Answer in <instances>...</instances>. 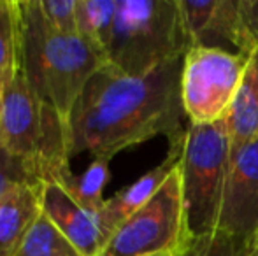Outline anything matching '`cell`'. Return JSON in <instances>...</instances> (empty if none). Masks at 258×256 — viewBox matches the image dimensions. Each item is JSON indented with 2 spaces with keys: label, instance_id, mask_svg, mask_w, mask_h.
Wrapping results in <instances>:
<instances>
[{
  "label": "cell",
  "instance_id": "8",
  "mask_svg": "<svg viewBox=\"0 0 258 256\" xmlns=\"http://www.w3.org/2000/svg\"><path fill=\"white\" fill-rule=\"evenodd\" d=\"M191 48L249 56L241 25V0H177Z\"/></svg>",
  "mask_w": 258,
  "mask_h": 256
},
{
  "label": "cell",
  "instance_id": "21",
  "mask_svg": "<svg viewBox=\"0 0 258 256\" xmlns=\"http://www.w3.org/2000/svg\"><path fill=\"white\" fill-rule=\"evenodd\" d=\"M249 256H258V230L249 240Z\"/></svg>",
  "mask_w": 258,
  "mask_h": 256
},
{
  "label": "cell",
  "instance_id": "10",
  "mask_svg": "<svg viewBox=\"0 0 258 256\" xmlns=\"http://www.w3.org/2000/svg\"><path fill=\"white\" fill-rule=\"evenodd\" d=\"M181 151H183V142L172 144L162 163H158L144 176H141L137 181H134L132 185L125 186L123 190H119L118 193L105 200L99 216L105 235H107V240L125 219H128L134 212H137L143 205H146L151 200V197L158 192L160 186L165 183L169 174L181 161Z\"/></svg>",
  "mask_w": 258,
  "mask_h": 256
},
{
  "label": "cell",
  "instance_id": "9",
  "mask_svg": "<svg viewBox=\"0 0 258 256\" xmlns=\"http://www.w3.org/2000/svg\"><path fill=\"white\" fill-rule=\"evenodd\" d=\"M42 214L61 232L81 256H99L102 253L105 235L100 216L85 209L72 198L61 185L44 181L41 195Z\"/></svg>",
  "mask_w": 258,
  "mask_h": 256
},
{
  "label": "cell",
  "instance_id": "13",
  "mask_svg": "<svg viewBox=\"0 0 258 256\" xmlns=\"http://www.w3.org/2000/svg\"><path fill=\"white\" fill-rule=\"evenodd\" d=\"M118 0H78V35L107 58Z\"/></svg>",
  "mask_w": 258,
  "mask_h": 256
},
{
  "label": "cell",
  "instance_id": "7",
  "mask_svg": "<svg viewBox=\"0 0 258 256\" xmlns=\"http://www.w3.org/2000/svg\"><path fill=\"white\" fill-rule=\"evenodd\" d=\"M218 230L246 240L258 230V139L232 154Z\"/></svg>",
  "mask_w": 258,
  "mask_h": 256
},
{
  "label": "cell",
  "instance_id": "6",
  "mask_svg": "<svg viewBox=\"0 0 258 256\" xmlns=\"http://www.w3.org/2000/svg\"><path fill=\"white\" fill-rule=\"evenodd\" d=\"M249 56L213 48L188 49L179 77L181 106L188 125H211L227 118L244 81Z\"/></svg>",
  "mask_w": 258,
  "mask_h": 256
},
{
  "label": "cell",
  "instance_id": "12",
  "mask_svg": "<svg viewBox=\"0 0 258 256\" xmlns=\"http://www.w3.org/2000/svg\"><path fill=\"white\" fill-rule=\"evenodd\" d=\"M232 154L258 139V53L249 56L244 81L235 95L227 118Z\"/></svg>",
  "mask_w": 258,
  "mask_h": 256
},
{
  "label": "cell",
  "instance_id": "17",
  "mask_svg": "<svg viewBox=\"0 0 258 256\" xmlns=\"http://www.w3.org/2000/svg\"><path fill=\"white\" fill-rule=\"evenodd\" d=\"M179 256H249V240L216 230L194 237Z\"/></svg>",
  "mask_w": 258,
  "mask_h": 256
},
{
  "label": "cell",
  "instance_id": "19",
  "mask_svg": "<svg viewBox=\"0 0 258 256\" xmlns=\"http://www.w3.org/2000/svg\"><path fill=\"white\" fill-rule=\"evenodd\" d=\"M23 181H42L35 170L25 161L13 158L0 147V200L14 185Z\"/></svg>",
  "mask_w": 258,
  "mask_h": 256
},
{
  "label": "cell",
  "instance_id": "23",
  "mask_svg": "<svg viewBox=\"0 0 258 256\" xmlns=\"http://www.w3.org/2000/svg\"><path fill=\"white\" fill-rule=\"evenodd\" d=\"M256 53H258V51H256Z\"/></svg>",
  "mask_w": 258,
  "mask_h": 256
},
{
  "label": "cell",
  "instance_id": "3",
  "mask_svg": "<svg viewBox=\"0 0 258 256\" xmlns=\"http://www.w3.org/2000/svg\"><path fill=\"white\" fill-rule=\"evenodd\" d=\"M191 48L177 0H118L107 63L144 75L183 60Z\"/></svg>",
  "mask_w": 258,
  "mask_h": 256
},
{
  "label": "cell",
  "instance_id": "1",
  "mask_svg": "<svg viewBox=\"0 0 258 256\" xmlns=\"http://www.w3.org/2000/svg\"><path fill=\"white\" fill-rule=\"evenodd\" d=\"M183 60L144 75H126L105 63L86 82L71 116V158L90 153L111 161L121 151L165 135L184 139L179 77Z\"/></svg>",
  "mask_w": 258,
  "mask_h": 256
},
{
  "label": "cell",
  "instance_id": "22",
  "mask_svg": "<svg viewBox=\"0 0 258 256\" xmlns=\"http://www.w3.org/2000/svg\"><path fill=\"white\" fill-rule=\"evenodd\" d=\"M160 256H174V254H160Z\"/></svg>",
  "mask_w": 258,
  "mask_h": 256
},
{
  "label": "cell",
  "instance_id": "14",
  "mask_svg": "<svg viewBox=\"0 0 258 256\" xmlns=\"http://www.w3.org/2000/svg\"><path fill=\"white\" fill-rule=\"evenodd\" d=\"M21 68V20L18 0H0V92Z\"/></svg>",
  "mask_w": 258,
  "mask_h": 256
},
{
  "label": "cell",
  "instance_id": "16",
  "mask_svg": "<svg viewBox=\"0 0 258 256\" xmlns=\"http://www.w3.org/2000/svg\"><path fill=\"white\" fill-rule=\"evenodd\" d=\"M13 256H81L61 232L41 212Z\"/></svg>",
  "mask_w": 258,
  "mask_h": 256
},
{
  "label": "cell",
  "instance_id": "4",
  "mask_svg": "<svg viewBox=\"0 0 258 256\" xmlns=\"http://www.w3.org/2000/svg\"><path fill=\"white\" fill-rule=\"evenodd\" d=\"M230 158L225 120L186 127L179 168L191 239L218 230Z\"/></svg>",
  "mask_w": 258,
  "mask_h": 256
},
{
  "label": "cell",
  "instance_id": "11",
  "mask_svg": "<svg viewBox=\"0 0 258 256\" xmlns=\"http://www.w3.org/2000/svg\"><path fill=\"white\" fill-rule=\"evenodd\" d=\"M44 181L14 185L0 200V256H13L37 218Z\"/></svg>",
  "mask_w": 258,
  "mask_h": 256
},
{
  "label": "cell",
  "instance_id": "15",
  "mask_svg": "<svg viewBox=\"0 0 258 256\" xmlns=\"http://www.w3.org/2000/svg\"><path fill=\"white\" fill-rule=\"evenodd\" d=\"M111 172H109V160L104 158H93L92 163L88 165L83 174L76 176L72 170L65 172L60 181H54L61 185L69 193L72 195L78 204H81L85 209L100 214L105 198H104V188L109 183Z\"/></svg>",
  "mask_w": 258,
  "mask_h": 256
},
{
  "label": "cell",
  "instance_id": "18",
  "mask_svg": "<svg viewBox=\"0 0 258 256\" xmlns=\"http://www.w3.org/2000/svg\"><path fill=\"white\" fill-rule=\"evenodd\" d=\"M46 21L60 34L78 35V0H39Z\"/></svg>",
  "mask_w": 258,
  "mask_h": 256
},
{
  "label": "cell",
  "instance_id": "20",
  "mask_svg": "<svg viewBox=\"0 0 258 256\" xmlns=\"http://www.w3.org/2000/svg\"><path fill=\"white\" fill-rule=\"evenodd\" d=\"M241 25L249 55L258 51V0H241Z\"/></svg>",
  "mask_w": 258,
  "mask_h": 256
},
{
  "label": "cell",
  "instance_id": "5",
  "mask_svg": "<svg viewBox=\"0 0 258 256\" xmlns=\"http://www.w3.org/2000/svg\"><path fill=\"white\" fill-rule=\"evenodd\" d=\"M179 163L151 200L112 232L99 256H179L186 249L191 233Z\"/></svg>",
  "mask_w": 258,
  "mask_h": 256
},
{
  "label": "cell",
  "instance_id": "2",
  "mask_svg": "<svg viewBox=\"0 0 258 256\" xmlns=\"http://www.w3.org/2000/svg\"><path fill=\"white\" fill-rule=\"evenodd\" d=\"M21 20V72L44 113L71 128L79 95L107 63L81 35L56 32L46 21L39 0H18Z\"/></svg>",
  "mask_w": 258,
  "mask_h": 256
}]
</instances>
